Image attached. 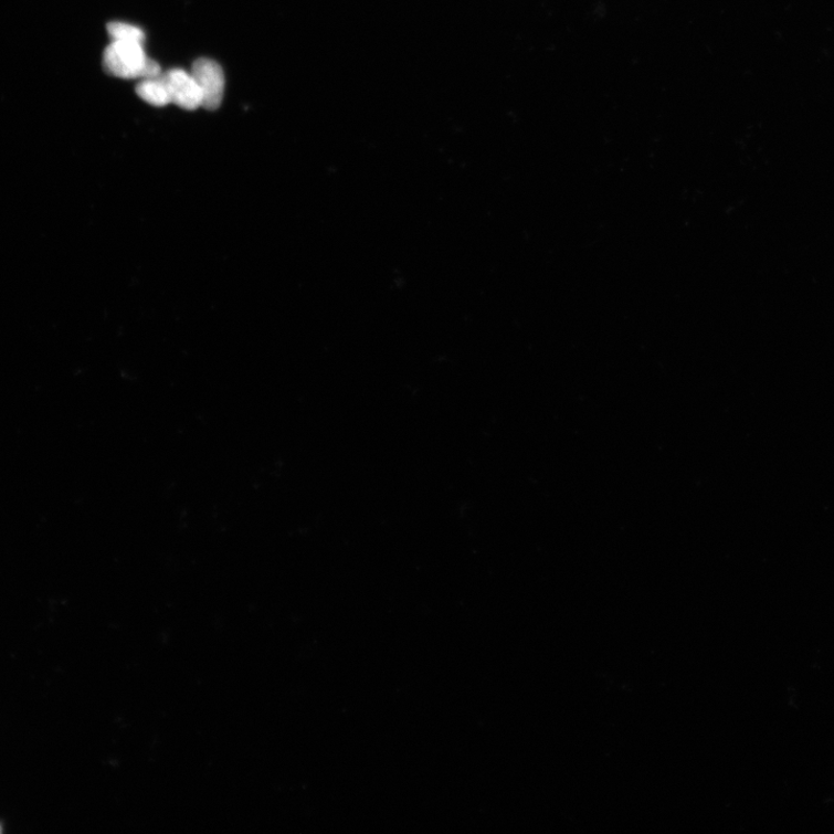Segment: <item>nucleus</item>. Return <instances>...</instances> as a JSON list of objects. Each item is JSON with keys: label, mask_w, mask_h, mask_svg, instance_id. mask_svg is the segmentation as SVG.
I'll use <instances>...</instances> for the list:
<instances>
[{"label": "nucleus", "mask_w": 834, "mask_h": 834, "mask_svg": "<svg viewBox=\"0 0 834 834\" xmlns=\"http://www.w3.org/2000/svg\"><path fill=\"white\" fill-rule=\"evenodd\" d=\"M107 73L122 80H148L161 75L160 65L147 56L139 42L112 41L104 52Z\"/></svg>", "instance_id": "nucleus-1"}, {"label": "nucleus", "mask_w": 834, "mask_h": 834, "mask_svg": "<svg viewBox=\"0 0 834 834\" xmlns=\"http://www.w3.org/2000/svg\"><path fill=\"white\" fill-rule=\"evenodd\" d=\"M203 97L202 107L208 110H217L224 98L225 77L222 66L212 60L200 59L194 65L192 73Z\"/></svg>", "instance_id": "nucleus-2"}, {"label": "nucleus", "mask_w": 834, "mask_h": 834, "mask_svg": "<svg viewBox=\"0 0 834 834\" xmlns=\"http://www.w3.org/2000/svg\"><path fill=\"white\" fill-rule=\"evenodd\" d=\"M162 78L169 89L171 104L186 110L202 107V93L192 74L186 73L182 68H173L162 74Z\"/></svg>", "instance_id": "nucleus-3"}, {"label": "nucleus", "mask_w": 834, "mask_h": 834, "mask_svg": "<svg viewBox=\"0 0 834 834\" xmlns=\"http://www.w3.org/2000/svg\"><path fill=\"white\" fill-rule=\"evenodd\" d=\"M136 93L142 102L155 107H165L171 104L170 93L162 74L159 77L141 80L136 87Z\"/></svg>", "instance_id": "nucleus-4"}, {"label": "nucleus", "mask_w": 834, "mask_h": 834, "mask_svg": "<svg viewBox=\"0 0 834 834\" xmlns=\"http://www.w3.org/2000/svg\"><path fill=\"white\" fill-rule=\"evenodd\" d=\"M107 31L110 41H124V42H139L142 43L146 40V34L139 28L130 25V23L115 21L108 23Z\"/></svg>", "instance_id": "nucleus-5"}, {"label": "nucleus", "mask_w": 834, "mask_h": 834, "mask_svg": "<svg viewBox=\"0 0 834 834\" xmlns=\"http://www.w3.org/2000/svg\"><path fill=\"white\" fill-rule=\"evenodd\" d=\"M0 833H2V826H0Z\"/></svg>", "instance_id": "nucleus-6"}]
</instances>
